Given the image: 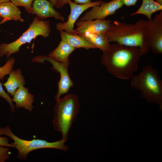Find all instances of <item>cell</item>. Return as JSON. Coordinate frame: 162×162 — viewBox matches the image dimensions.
Returning a JSON list of instances; mask_svg holds the SVG:
<instances>
[{
	"label": "cell",
	"mask_w": 162,
	"mask_h": 162,
	"mask_svg": "<svg viewBox=\"0 0 162 162\" xmlns=\"http://www.w3.org/2000/svg\"><path fill=\"white\" fill-rule=\"evenodd\" d=\"M101 62L111 74L122 80L131 78L137 69L142 56L140 48L117 43L110 44L103 52Z\"/></svg>",
	"instance_id": "6da1fadb"
},
{
	"label": "cell",
	"mask_w": 162,
	"mask_h": 162,
	"mask_svg": "<svg viewBox=\"0 0 162 162\" xmlns=\"http://www.w3.org/2000/svg\"><path fill=\"white\" fill-rule=\"evenodd\" d=\"M54 7L51 2L48 0H34L31 14L36 15L41 20L52 17L64 22V16Z\"/></svg>",
	"instance_id": "7c38bea8"
},
{
	"label": "cell",
	"mask_w": 162,
	"mask_h": 162,
	"mask_svg": "<svg viewBox=\"0 0 162 162\" xmlns=\"http://www.w3.org/2000/svg\"><path fill=\"white\" fill-rule=\"evenodd\" d=\"M41 60L44 62L46 60L52 65V69L60 73V78L58 83V90L54 96L56 100L60 98L62 95L68 93L70 88L74 86L68 72V68L70 64L69 60L64 62H57L50 57L41 56Z\"/></svg>",
	"instance_id": "9c48e42d"
},
{
	"label": "cell",
	"mask_w": 162,
	"mask_h": 162,
	"mask_svg": "<svg viewBox=\"0 0 162 162\" xmlns=\"http://www.w3.org/2000/svg\"><path fill=\"white\" fill-rule=\"evenodd\" d=\"M75 49L66 42L61 40L58 46L49 55V57L60 62L69 60V57Z\"/></svg>",
	"instance_id": "e0dca14e"
},
{
	"label": "cell",
	"mask_w": 162,
	"mask_h": 162,
	"mask_svg": "<svg viewBox=\"0 0 162 162\" xmlns=\"http://www.w3.org/2000/svg\"><path fill=\"white\" fill-rule=\"evenodd\" d=\"M123 5L118 0H112L108 2H103L100 5L94 6L86 12L79 20L83 21L104 19L114 14Z\"/></svg>",
	"instance_id": "30bf717a"
},
{
	"label": "cell",
	"mask_w": 162,
	"mask_h": 162,
	"mask_svg": "<svg viewBox=\"0 0 162 162\" xmlns=\"http://www.w3.org/2000/svg\"><path fill=\"white\" fill-rule=\"evenodd\" d=\"M52 4L54 7H56L57 4V0H48Z\"/></svg>",
	"instance_id": "4316f807"
},
{
	"label": "cell",
	"mask_w": 162,
	"mask_h": 162,
	"mask_svg": "<svg viewBox=\"0 0 162 162\" xmlns=\"http://www.w3.org/2000/svg\"><path fill=\"white\" fill-rule=\"evenodd\" d=\"M9 140L7 137H2L0 136V146L15 148L14 144L9 142Z\"/></svg>",
	"instance_id": "d4e9b609"
},
{
	"label": "cell",
	"mask_w": 162,
	"mask_h": 162,
	"mask_svg": "<svg viewBox=\"0 0 162 162\" xmlns=\"http://www.w3.org/2000/svg\"><path fill=\"white\" fill-rule=\"evenodd\" d=\"M56 100L52 120L53 127L66 142L70 130L79 112V98L75 94H68Z\"/></svg>",
	"instance_id": "277c9868"
},
{
	"label": "cell",
	"mask_w": 162,
	"mask_h": 162,
	"mask_svg": "<svg viewBox=\"0 0 162 162\" xmlns=\"http://www.w3.org/2000/svg\"><path fill=\"white\" fill-rule=\"evenodd\" d=\"M21 14L18 7L10 1L0 4V16L6 21L14 20L23 22Z\"/></svg>",
	"instance_id": "5bb4252c"
},
{
	"label": "cell",
	"mask_w": 162,
	"mask_h": 162,
	"mask_svg": "<svg viewBox=\"0 0 162 162\" xmlns=\"http://www.w3.org/2000/svg\"><path fill=\"white\" fill-rule=\"evenodd\" d=\"M146 29L150 49L158 54L162 53V11L147 20Z\"/></svg>",
	"instance_id": "52a82bcc"
},
{
	"label": "cell",
	"mask_w": 162,
	"mask_h": 162,
	"mask_svg": "<svg viewBox=\"0 0 162 162\" xmlns=\"http://www.w3.org/2000/svg\"><path fill=\"white\" fill-rule=\"evenodd\" d=\"M2 23V21L0 25ZM16 60L14 57L9 58L3 66L0 67V80H2L4 76L12 71Z\"/></svg>",
	"instance_id": "ffe728a7"
},
{
	"label": "cell",
	"mask_w": 162,
	"mask_h": 162,
	"mask_svg": "<svg viewBox=\"0 0 162 162\" xmlns=\"http://www.w3.org/2000/svg\"><path fill=\"white\" fill-rule=\"evenodd\" d=\"M5 135L14 141L12 143L18 151L17 158L20 160H26L28 154L36 149L44 148H53L66 152L68 147L64 144L66 142L63 139L53 142H49L43 140L33 139L30 140L21 139L15 135L9 126L0 127V136Z\"/></svg>",
	"instance_id": "8992f818"
},
{
	"label": "cell",
	"mask_w": 162,
	"mask_h": 162,
	"mask_svg": "<svg viewBox=\"0 0 162 162\" xmlns=\"http://www.w3.org/2000/svg\"><path fill=\"white\" fill-rule=\"evenodd\" d=\"M2 84L0 82V96L7 101L10 106L11 111L14 112L15 107L13 104L12 99L4 91L2 87Z\"/></svg>",
	"instance_id": "7402d4cb"
},
{
	"label": "cell",
	"mask_w": 162,
	"mask_h": 162,
	"mask_svg": "<svg viewBox=\"0 0 162 162\" xmlns=\"http://www.w3.org/2000/svg\"><path fill=\"white\" fill-rule=\"evenodd\" d=\"M51 31L50 24L48 20H43L37 16L33 19L28 29L14 41L9 44H0V57L4 55L8 58L12 54L18 52L23 44L30 43L32 39L38 36L47 38Z\"/></svg>",
	"instance_id": "5b68a950"
},
{
	"label": "cell",
	"mask_w": 162,
	"mask_h": 162,
	"mask_svg": "<svg viewBox=\"0 0 162 162\" xmlns=\"http://www.w3.org/2000/svg\"><path fill=\"white\" fill-rule=\"evenodd\" d=\"M142 2L140 7L135 12L130 15L142 14L145 15L148 19L152 18V14L154 13L162 10V5L158 4L154 0H142Z\"/></svg>",
	"instance_id": "d6986e66"
},
{
	"label": "cell",
	"mask_w": 162,
	"mask_h": 162,
	"mask_svg": "<svg viewBox=\"0 0 162 162\" xmlns=\"http://www.w3.org/2000/svg\"><path fill=\"white\" fill-rule=\"evenodd\" d=\"M7 147L0 146V162H4L10 158V150Z\"/></svg>",
	"instance_id": "cb8c5ba5"
},
{
	"label": "cell",
	"mask_w": 162,
	"mask_h": 162,
	"mask_svg": "<svg viewBox=\"0 0 162 162\" xmlns=\"http://www.w3.org/2000/svg\"><path fill=\"white\" fill-rule=\"evenodd\" d=\"M1 17L0 16V20H1Z\"/></svg>",
	"instance_id": "f546056e"
},
{
	"label": "cell",
	"mask_w": 162,
	"mask_h": 162,
	"mask_svg": "<svg viewBox=\"0 0 162 162\" xmlns=\"http://www.w3.org/2000/svg\"><path fill=\"white\" fill-rule=\"evenodd\" d=\"M59 32L61 40L66 42L75 49L80 48L87 50L96 48L93 44L77 34H70L64 30Z\"/></svg>",
	"instance_id": "2e32d148"
},
{
	"label": "cell",
	"mask_w": 162,
	"mask_h": 162,
	"mask_svg": "<svg viewBox=\"0 0 162 162\" xmlns=\"http://www.w3.org/2000/svg\"><path fill=\"white\" fill-rule=\"evenodd\" d=\"M79 35L102 52L107 49L110 44L104 33H86Z\"/></svg>",
	"instance_id": "ac0fdd59"
},
{
	"label": "cell",
	"mask_w": 162,
	"mask_h": 162,
	"mask_svg": "<svg viewBox=\"0 0 162 162\" xmlns=\"http://www.w3.org/2000/svg\"><path fill=\"white\" fill-rule=\"evenodd\" d=\"M13 101L17 109L23 108L30 111L32 110L34 102L33 94L29 93L28 88L22 86L17 89L13 96Z\"/></svg>",
	"instance_id": "4fadbf2b"
},
{
	"label": "cell",
	"mask_w": 162,
	"mask_h": 162,
	"mask_svg": "<svg viewBox=\"0 0 162 162\" xmlns=\"http://www.w3.org/2000/svg\"><path fill=\"white\" fill-rule=\"evenodd\" d=\"M130 85L141 92V98L149 103H155L162 108V81L159 71L151 65L144 67L139 74L131 78Z\"/></svg>",
	"instance_id": "3957f363"
},
{
	"label": "cell",
	"mask_w": 162,
	"mask_h": 162,
	"mask_svg": "<svg viewBox=\"0 0 162 162\" xmlns=\"http://www.w3.org/2000/svg\"><path fill=\"white\" fill-rule=\"evenodd\" d=\"M34 0H10L17 6L23 7L28 13H32V4Z\"/></svg>",
	"instance_id": "44dd1931"
},
{
	"label": "cell",
	"mask_w": 162,
	"mask_h": 162,
	"mask_svg": "<svg viewBox=\"0 0 162 162\" xmlns=\"http://www.w3.org/2000/svg\"><path fill=\"white\" fill-rule=\"evenodd\" d=\"M10 1V0H0V4Z\"/></svg>",
	"instance_id": "f1b7e54d"
},
{
	"label": "cell",
	"mask_w": 162,
	"mask_h": 162,
	"mask_svg": "<svg viewBox=\"0 0 162 162\" xmlns=\"http://www.w3.org/2000/svg\"><path fill=\"white\" fill-rule=\"evenodd\" d=\"M70 0H57V4L56 8H60L64 6L66 4H68V2ZM74 2L78 4H86L90 3L92 1H94L97 0H74Z\"/></svg>",
	"instance_id": "603a6c76"
},
{
	"label": "cell",
	"mask_w": 162,
	"mask_h": 162,
	"mask_svg": "<svg viewBox=\"0 0 162 162\" xmlns=\"http://www.w3.org/2000/svg\"><path fill=\"white\" fill-rule=\"evenodd\" d=\"M123 5L127 6L135 5L138 0H118Z\"/></svg>",
	"instance_id": "484cf974"
},
{
	"label": "cell",
	"mask_w": 162,
	"mask_h": 162,
	"mask_svg": "<svg viewBox=\"0 0 162 162\" xmlns=\"http://www.w3.org/2000/svg\"><path fill=\"white\" fill-rule=\"evenodd\" d=\"M147 20L140 19L134 24L114 21L104 33L110 43L115 42L124 46L140 48L142 56L150 49L147 36Z\"/></svg>",
	"instance_id": "7a4b0ae2"
},
{
	"label": "cell",
	"mask_w": 162,
	"mask_h": 162,
	"mask_svg": "<svg viewBox=\"0 0 162 162\" xmlns=\"http://www.w3.org/2000/svg\"><path fill=\"white\" fill-rule=\"evenodd\" d=\"M25 81L21 73V69H17L13 70L9 74V76L7 81L3 84L8 93L13 97L18 88L23 86Z\"/></svg>",
	"instance_id": "9a60e30c"
},
{
	"label": "cell",
	"mask_w": 162,
	"mask_h": 162,
	"mask_svg": "<svg viewBox=\"0 0 162 162\" xmlns=\"http://www.w3.org/2000/svg\"><path fill=\"white\" fill-rule=\"evenodd\" d=\"M159 4L162 5V0H154Z\"/></svg>",
	"instance_id": "83f0119b"
},
{
	"label": "cell",
	"mask_w": 162,
	"mask_h": 162,
	"mask_svg": "<svg viewBox=\"0 0 162 162\" xmlns=\"http://www.w3.org/2000/svg\"><path fill=\"white\" fill-rule=\"evenodd\" d=\"M112 21L111 20H78L75 24L77 28L75 31L78 34L86 33H105L109 28Z\"/></svg>",
	"instance_id": "8fae6325"
},
{
	"label": "cell",
	"mask_w": 162,
	"mask_h": 162,
	"mask_svg": "<svg viewBox=\"0 0 162 162\" xmlns=\"http://www.w3.org/2000/svg\"><path fill=\"white\" fill-rule=\"evenodd\" d=\"M99 0L92 2L86 4H78L70 0L68 2L70 8V13L66 22H58L56 26V29L58 31L64 30L66 32L72 34H77L74 28L75 23L80 15L88 9L96 5H100L103 2Z\"/></svg>",
	"instance_id": "ba28073f"
}]
</instances>
